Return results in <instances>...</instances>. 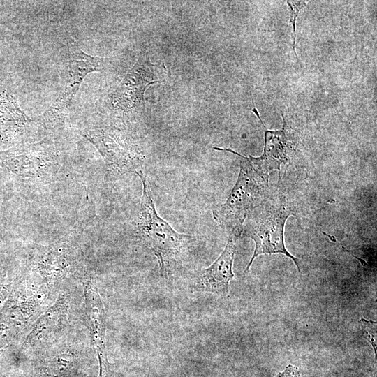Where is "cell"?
Wrapping results in <instances>:
<instances>
[{
  "instance_id": "cell-1",
  "label": "cell",
  "mask_w": 377,
  "mask_h": 377,
  "mask_svg": "<svg viewBox=\"0 0 377 377\" xmlns=\"http://www.w3.org/2000/svg\"><path fill=\"white\" fill-rule=\"evenodd\" d=\"M135 173L142 184L135 235L139 243L156 257L161 276L169 279L177 272L188 256L196 237L179 233L158 215L146 176L141 170Z\"/></svg>"
},
{
  "instance_id": "cell-2",
  "label": "cell",
  "mask_w": 377,
  "mask_h": 377,
  "mask_svg": "<svg viewBox=\"0 0 377 377\" xmlns=\"http://www.w3.org/2000/svg\"><path fill=\"white\" fill-rule=\"evenodd\" d=\"M240 157L237 179L224 203L212 211L215 222L229 234L241 237L243 225L248 216L268 197L269 172L256 157L245 156L230 148L214 147Z\"/></svg>"
},
{
  "instance_id": "cell-3",
  "label": "cell",
  "mask_w": 377,
  "mask_h": 377,
  "mask_svg": "<svg viewBox=\"0 0 377 377\" xmlns=\"http://www.w3.org/2000/svg\"><path fill=\"white\" fill-rule=\"evenodd\" d=\"M293 211L289 200L276 189L271 190L267 199L248 216L241 237L251 239L255 248L245 273L258 256L274 253H281L290 258L300 271V260L289 253L284 242L285 224Z\"/></svg>"
},
{
  "instance_id": "cell-4",
  "label": "cell",
  "mask_w": 377,
  "mask_h": 377,
  "mask_svg": "<svg viewBox=\"0 0 377 377\" xmlns=\"http://www.w3.org/2000/svg\"><path fill=\"white\" fill-rule=\"evenodd\" d=\"M66 77L64 89L52 105L40 116L46 126L64 122L72 101L87 74L104 69L108 60L83 52L71 38L66 40Z\"/></svg>"
},
{
  "instance_id": "cell-5",
  "label": "cell",
  "mask_w": 377,
  "mask_h": 377,
  "mask_svg": "<svg viewBox=\"0 0 377 377\" xmlns=\"http://www.w3.org/2000/svg\"><path fill=\"white\" fill-rule=\"evenodd\" d=\"M82 134L100 152L110 175L135 172L145 162V156L138 145L118 129H86Z\"/></svg>"
},
{
  "instance_id": "cell-6",
  "label": "cell",
  "mask_w": 377,
  "mask_h": 377,
  "mask_svg": "<svg viewBox=\"0 0 377 377\" xmlns=\"http://www.w3.org/2000/svg\"><path fill=\"white\" fill-rule=\"evenodd\" d=\"M157 66L142 50L134 66L126 73L116 89L110 95L112 107L124 112L145 108V92L148 87L160 83Z\"/></svg>"
},
{
  "instance_id": "cell-7",
  "label": "cell",
  "mask_w": 377,
  "mask_h": 377,
  "mask_svg": "<svg viewBox=\"0 0 377 377\" xmlns=\"http://www.w3.org/2000/svg\"><path fill=\"white\" fill-rule=\"evenodd\" d=\"M239 239L235 235H228L227 243L219 256L191 280L192 291L210 293L221 297L228 295L230 282L235 276L232 267Z\"/></svg>"
},
{
  "instance_id": "cell-8",
  "label": "cell",
  "mask_w": 377,
  "mask_h": 377,
  "mask_svg": "<svg viewBox=\"0 0 377 377\" xmlns=\"http://www.w3.org/2000/svg\"><path fill=\"white\" fill-rule=\"evenodd\" d=\"M68 302L61 295L34 323L22 344V349L46 346L57 340L68 323Z\"/></svg>"
},
{
  "instance_id": "cell-9",
  "label": "cell",
  "mask_w": 377,
  "mask_h": 377,
  "mask_svg": "<svg viewBox=\"0 0 377 377\" xmlns=\"http://www.w3.org/2000/svg\"><path fill=\"white\" fill-rule=\"evenodd\" d=\"M283 119L281 130H267L265 133L264 151L256 157L259 163L268 172L276 170L281 172V165L290 163L297 151V135L295 131Z\"/></svg>"
},
{
  "instance_id": "cell-10",
  "label": "cell",
  "mask_w": 377,
  "mask_h": 377,
  "mask_svg": "<svg viewBox=\"0 0 377 377\" xmlns=\"http://www.w3.org/2000/svg\"><path fill=\"white\" fill-rule=\"evenodd\" d=\"M85 319L92 346L97 357L107 356L105 344L106 316L97 288L90 279L83 281Z\"/></svg>"
},
{
  "instance_id": "cell-11",
  "label": "cell",
  "mask_w": 377,
  "mask_h": 377,
  "mask_svg": "<svg viewBox=\"0 0 377 377\" xmlns=\"http://www.w3.org/2000/svg\"><path fill=\"white\" fill-rule=\"evenodd\" d=\"M49 157L41 142L0 152V165L20 175H29L31 170H37L38 166Z\"/></svg>"
},
{
  "instance_id": "cell-12",
  "label": "cell",
  "mask_w": 377,
  "mask_h": 377,
  "mask_svg": "<svg viewBox=\"0 0 377 377\" xmlns=\"http://www.w3.org/2000/svg\"><path fill=\"white\" fill-rule=\"evenodd\" d=\"M30 119L20 109L13 95L0 94V138L14 140L24 131Z\"/></svg>"
},
{
  "instance_id": "cell-13",
  "label": "cell",
  "mask_w": 377,
  "mask_h": 377,
  "mask_svg": "<svg viewBox=\"0 0 377 377\" xmlns=\"http://www.w3.org/2000/svg\"><path fill=\"white\" fill-rule=\"evenodd\" d=\"M73 265L70 251L64 244L47 253L40 260L38 269L46 283L53 286L70 274Z\"/></svg>"
},
{
  "instance_id": "cell-14",
  "label": "cell",
  "mask_w": 377,
  "mask_h": 377,
  "mask_svg": "<svg viewBox=\"0 0 377 377\" xmlns=\"http://www.w3.org/2000/svg\"><path fill=\"white\" fill-rule=\"evenodd\" d=\"M286 3L288 6L290 16V23L293 27V49L295 57L297 59L298 57L295 50V22L299 12L306 5V3L302 1H287Z\"/></svg>"
},
{
  "instance_id": "cell-15",
  "label": "cell",
  "mask_w": 377,
  "mask_h": 377,
  "mask_svg": "<svg viewBox=\"0 0 377 377\" xmlns=\"http://www.w3.org/2000/svg\"><path fill=\"white\" fill-rule=\"evenodd\" d=\"M359 322L361 323V327L364 330L365 338L369 341L372 345L375 354L376 353V343L375 342L376 339L374 336L376 334V323L371 320H365L362 318Z\"/></svg>"
},
{
  "instance_id": "cell-16",
  "label": "cell",
  "mask_w": 377,
  "mask_h": 377,
  "mask_svg": "<svg viewBox=\"0 0 377 377\" xmlns=\"http://www.w3.org/2000/svg\"><path fill=\"white\" fill-rule=\"evenodd\" d=\"M274 377H300V371L297 367L288 364L283 371L279 372Z\"/></svg>"
},
{
  "instance_id": "cell-17",
  "label": "cell",
  "mask_w": 377,
  "mask_h": 377,
  "mask_svg": "<svg viewBox=\"0 0 377 377\" xmlns=\"http://www.w3.org/2000/svg\"><path fill=\"white\" fill-rule=\"evenodd\" d=\"M13 287V286L11 283L0 284V307L2 306L3 302H5L6 300Z\"/></svg>"
}]
</instances>
